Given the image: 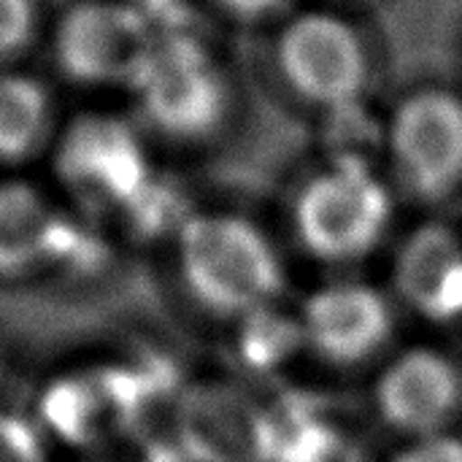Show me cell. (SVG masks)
Returning <instances> with one entry per match:
<instances>
[{"label":"cell","instance_id":"obj_1","mask_svg":"<svg viewBox=\"0 0 462 462\" xmlns=\"http://www.w3.org/2000/svg\"><path fill=\"white\" fill-rule=\"evenodd\" d=\"M179 271L211 314L249 317L273 303L284 276L271 241L233 214H198L179 227Z\"/></svg>","mask_w":462,"mask_h":462},{"label":"cell","instance_id":"obj_2","mask_svg":"<svg viewBox=\"0 0 462 462\" xmlns=\"http://www.w3.org/2000/svg\"><path fill=\"white\" fill-rule=\"evenodd\" d=\"M393 217L382 179L352 157L314 176L295 203V230L303 246L333 263L363 257L379 244Z\"/></svg>","mask_w":462,"mask_h":462},{"label":"cell","instance_id":"obj_3","mask_svg":"<svg viewBox=\"0 0 462 462\" xmlns=\"http://www.w3.org/2000/svg\"><path fill=\"white\" fill-rule=\"evenodd\" d=\"M133 89L143 114L173 138L208 135L227 108L222 70L189 35L157 38Z\"/></svg>","mask_w":462,"mask_h":462},{"label":"cell","instance_id":"obj_4","mask_svg":"<svg viewBox=\"0 0 462 462\" xmlns=\"http://www.w3.org/2000/svg\"><path fill=\"white\" fill-rule=\"evenodd\" d=\"M279 65L290 87L325 108H352L371 76L357 30L333 14H303L279 38Z\"/></svg>","mask_w":462,"mask_h":462},{"label":"cell","instance_id":"obj_5","mask_svg":"<svg viewBox=\"0 0 462 462\" xmlns=\"http://www.w3.org/2000/svg\"><path fill=\"white\" fill-rule=\"evenodd\" d=\"M387 149L401 181L436 200L462 181V100L447 89H420L393 114Z\"/></svg>","mask_w":462,"mask_h":462},{"label":"cell","instance_id":"obj_6","mask_svg":"<svg viewBox=\"0 0 462 462\" xmlns=\"http://www.w3.org/2000/svg\"><path fill=\"white\" fill-rule=\"evenodd\" d=\"M57 173L92 208H130L149 187V165L138 138L111 116L79 119L65 133Z\"/></svg>","mask_w":462,"mask_h":462},{"label":"cell","instance_id":"obj_7","mask_svg":"<svg viewBox=\"0 0 462 462\" xmlns=\"http://www.w3.org/2000/svg\"><path fill=\"white\" fill-rule=\"evenodd\" d=\"M152 46L154 35L149 24L127 3L84 0L57 27L60 68L87 84H133Z\"/></svg>","mask_w":462,"mask_h":462},{"label":"cell","instance_id":"obj_8","mask_svg":"<svg viewBox=\"0 0 462 462\" xmlns=\"http://www.w3.org/2000/svg\"><path fill=\"white\" fill-rule=\"evenodd\" d=\"M176 436L187 462H276L273 414L230 384L187 387Z\"/></svg>","mask_w":462,"mask_h":462},{"label":"cell","instance_id":"obj_9","mask_svg":"<svg viewBox=\"0 0 462 462\" xmlns=\"http://www.w3.org/2000/svg\"><path fill=\"white\" fill-rule=\"evenodd\" d=\"M460 401L462 376L447 355L433 349L401 355L376 384V406L387 425L422 439L439 436Z\"/></svg>","mask_w":462,"mask_h":462},{"label":"cell","instance_id":"obj_10","mask_svg":"<svg viewBox=\"0 0 462 462\" xmlns=\"http://www.w3.org/2000/svg\"><path fill=\"white\" fill-rule=\"evenodd\" d=\"M303 341L330 363H360L393 330L387 300L365 284L341 282L317 290L300 317Z\"/></svg>","mask_w":462,"mask_h":462},{"label":"cell","instance_id":"obj_11","mask_svg":"<svg viewBox=\"0 0 462 462\" xmlns=\"http://www.w3.org/2000/svg\"><path fill=\"white\" fill-rule=\"evenodd\" d=\"M401 298L433 322L462 317V241L447 225H425L409 236L395 260Z\"/></svg>","mask_w":462,"mask_h":462},{"label":"cell","instance_id":"obj_12","mask_svg":"<svg viewBox=\"0 0 462 462\" xmlns=\"http://www.w3.org/2000/svg\"><path fill=\"white\" fill-rule=\"evenodd\" d=\"M43 428L70 447H95L125 430L116 368L73 374L54 382L41 401Z\"/></svg>","mask_w":462,"mask_h":462},{"label":"cell","instance_id":"obj_13","mask_svg":"<svg viewBox=\"0 0 462 462\" xmlns=\"http://www.w3.org/2000/svg\"><path fill=\"white\" fill-rule=\"evenodd\" d=\"M62 219L19 181H0V276H24L54 257Z\"/></svg>","mask_w":462,"mask_h":462},{"label":"cell","instance_id":"obj_14","mask_svg":"<svg viewBox=\"0 0 462 462\" xmlns=\"http://www.w3.org/2000/svg\"><path fill=\"white\" fill-rule=\"evenodd\" d=\"M49 122V95L19 73L0 76V160L27 157L43 138Z\"/></svg>","mask_w":462,"mask_h":462},{"label":"cell","instance_id":"obj_15","mask_svg":"<svg viewBox=\"0 0 462 462\" xmlns=\"http://www.w3.org/2000/svg\"><path fill=\"white\" fill-rule=\"evenodd\" d=\"M300 344H306L300 319L298 322L287 319V317L276 314L271 306L244 317L238 352H241L244 363L252 365L254 371L279 368L282 363H287L292 357V352Z\"/></svg>","mask_w":462,"mask_h":462},{"label":"cell","instance_id":"obj_16","mask_svg":"<svg viewBox=\"0 0 462 462\" xmlns=\"http://www.w3.org/2000/svg\"><path fill=\"white\" fill-rule=\"evenodd\" d=\"M0 462H46L38 428L14 409H0Z\"/></svg>","mask_w":462,"mask_h":462},{"label":"cell","instance_id":"obj_17","mask_svg":"<svg viewBox=\"0 0 462 462\" xmlns=\"http://www.w3.org/2000/svg\"><path fill=\"white\" fill-rule=\"evenodd\" d=\"M32 0H0V60L16 54L32 35Z\"/></svg>","mask_w":462,"mask_h":462},{"label":"cell","instance_id":"obj_18","mask_svg":"<svg viewBox=\"0 0 462 462\" xmlns=\"http://www.w3.org/2000/svg\"><path fill=\"white\" fill-rule=\"evenodd\" d=\"M393 462H462V441L449 436H428Z\"/></svg>","mask_w":462,"mask_h":462},{"label":"cell","instance_id":"obj_19","mask_svg":"<svg viewBox=\"0 0 462 462\" xmlns=\"http://www.w3.org/2000/svg\"><path fill=\"white\" fill-rule=\"evenodd\" d=\"M222 8H227L236 16H246V19H257V16H268L279 8H284L290 0H217Z\"/></svg>","mask_w":462,"mask_h":462},{"label":"cell","instance_id":"obj_20","mask_svg":"<svg viewBox=\"0 0 462 462\" xmlns=\"http://www.w3.org/2000/svg\"><path fill=\"white\" fill-rule=\"evenodd\" d=\"M0 384H3V374H0ZM0 409H11V406H5V403H0Z\"/></svg>","mask_w":462,"mask_h":462}]
</instances>
